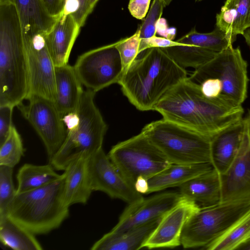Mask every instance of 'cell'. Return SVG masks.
Masks as SVG:
<instances>
[{"mask_svg": "<svg viewBox=\"0 0 250 250\" xmlns=\"http://www.w3.org/2000/svg\"><path fill=\"white\" fill-rule=\"evenodd\" d=\"M245 118L223 130L210 141L211 163L220 174L230 166L239 150L245 129Z\"/></svg>", "mask_w": 250, "mask_h": 250, "instance_id": "cell-17", "label": "cell"}, {"mask_svg": "<svg viewBox=\"0 0 250 250\" xmlns=\"http://www.w3.org/2000/svg\"><path fill=\"white\" fill-rule=\"evenodd\" d=\"M180 193L167 192L128 205L118 223L110 231L121 233L163 217L181 199Z\"/></svg>", "mask_w": 250, "mask_h": 250, "instance_id": "cell-15", "label": "cell"}, {"mask_svg": "<svg viewBox=\"0 0 250 250\" xmlns=\"http://www.w3.org/2000/svg\"><path fill=\"white\" fill-rule=\"evenodd\" d=\"M135 190L140 194H148L149 185L148 179L143 176L138 177L135 183Z\"/></svg>", "mask_w": 250, "mask_h": 250, "instance_id": "cell-40", "label": "cell"}, {"mask_svg": "<svg viewBox=\"0 0 250 250\" xmlns=\"http://www.w3.org/2000/svg\"><path fill=\"white\" fill-rule=\"evenodd\" d=\"M165 6L160 0H153L150 10L138 29L141 39L156 36L157 23L161 18Z\"/></svg>", "mask_w": 250, "mask_h": 250, "instance_id": "cell-34", "label": "cell"}, {"mask_svg": "<svg viewBox=\"0 0 250 250\" xmlns=\"http://www.w3.org/2000/svg\"><path fill=\"white\" fill-rule=\"evenodd\" d=\"M180 43L173 41L164 37H159L156 36L152 37L141 39L139 47V54L146 50L152 47L166 48L176 45Z\"/></svg>", "mask_w": 250, "mask_h": 250, "instance_id": "cell-36", "label": "cell"}, {"mask_svg": "<svg viewBox=\"0 0 250 250\" xmlns=\"http://www.w3.org/2000/svg\"><path fill=\"white\" fill-rule=\"evenodd\" d=\"M88 158L82 156L70 162L63 170V199L69 207L86 204L93 191L88 176Z\"/></svg>", "mask_w": 250, "mask_h": 250, "instance_id": "cell-20", "label": "cell"}, {"mask_svg": "<svg viewBox=\"0 0 250 250\" xmlns=\"http://www.w3.org/2000/svg\"><path fill=\"white\" fill-rule=\"evenodd\" d=\"M13 168L0 166V216L7 214L8 207L17 194L13 180Z\"/></svg>", "mask_w": 250, "mask_h": 250, "instance_id": "cell-32", "label": "cell"}, {"mask_svg": "<svg viewBox=\"0 0 250 250\" xmlns=\"http://www.w3.org/2000/svg\"><path fill=\"white\" fill-rule=\"evenodd\" d=\"M99 0H88V9L89 14L93 10L95 5Z\"/></svg>", "mask_w": 250, "mask_h": 250, "instance_id": "cell-44", "label": "cell"}, {"mask_svg": "<svg viewBox=\"0 0 250 250\" xmlns=\"http://www.w3.org/2000/svg\"><path fill=\"white\" fill-rule=\"evenodd\" d=\"M162 217L121 233H113L109 231L97 241L90 249L92 250L141 249L145 242L158 226Z\"/></svg>", "mask_w": 250, "mask_h": 250, "instance_id": "cell-23", "label": "cell"}, {"mask_svg": "<svg viewBox=\"0 0 250 250\" xmlns=\"http://www.w3.org/2000/svg\"><path fill=\"white\" fill-rule=\"evenodd\" d=\"M250 239V209L228 231L203 249L207 250H236Z\"/></svg>", "mask_w": 250, "mask_h": 250, "instance_id": "cell-30", "label": "cell"}, {"mask_svg": "<svg viewBox=\"0 0 250 250\" xmlns=\"http://www.w3.org/2000/svg\"><path fill=\"white\" fill-rule=\"evenodd\" d=\"M248 63L239 47L230 46L195 69L189 77L203 95L228 109L242 107L247 97Z\"/></svg>", "mask_w": 250, "mask_h": 250, "instance_id": "cell-4", "label": "cell"}, {"mask_svg": "<svg viewBox=\"0 0 250 250\" xmlns=\"http://www.w3.org/2000/svg\"><path fill=\"white\" fill-rule=\"evenodd\" d=\"M17 106L24 118L31 125L42 140L50 162L59 150L66 137L67 131L54 102L33 95Z\"/></svg>", "mask_w": 250, "mask_h": 250, "instance_id": "cell-11", "label": "cell"}, {"mask_svg": "<svg viewBox=\"0 0 250 250\" xmlns=\"http://www.w3.org/2000/svg\"><path fill=\"white\" fill-rule=\"evenodd\" d=\"M201 208L194 201L182 197L161 218L143 248H174L181 245V237L188 219Z\"/></svg>", "mask_w": 250, "mask_h": 250, "instance_id": "cell-16", "label": "cell"}, {"mask_svg": "<svg viewBox=\"0 0 250 250\" xmlns=\"http://www.w3.org/2000/svg\"><path fill=\"white\" fill-rule=\"evenodd\" d=\"M44 34L37 35L24 42L28 84L26 99L36 95L54 102L56 96L55 65L48 49Z\"/></svg>", "mask_w": 250, "mask_h": 250, "instance_id": "cell-12", "label": "cell"}, {"mask_svg": "<svg viewBox=\"0 0 250 250\" xmlns=\"http://www.w3.org/2000/svg\"><path fill=\"white\" fill-rule=\"evenodd\" d=\"M153 110L164 119L211 139L243 118L242 107L228 109L206 97L199 84L187 77L170 89Z\"/></svg>", "mask_w": 250, "mask_h": 250, "instance_id": "cell-1", "label": "cell"}, {"mask_svg": "<svg viewBox=\"0 0 250 250\" xmlns=\"http://www.w3.org/2000/svg\"><path fill=\"white\" fill-rule=\"evenodd\" d=\"M151 0H130L128 9L130 14L138 20H143L149 8Z\"/></svg>", "mask_w": 250, "mask_h": 250, "instance_id": "cell-37", "label": "cell"}, {"mask_svg": "<svg viewBox=\"0 0 250 250\" xmlns=\"http://www.w3.org/2000/svg\"><path fill=\"white\" fill-rule=\"evenodd\" d=\"M215 26L235 42L237 35L250 28V0H226L216 14Z\"/></svg>", "mask_w": 250, "mask_h": 250, "instance_id": "cell-25", "label": "cell"}, {"mask_svg": "<svg viewBox=\"0 0 250 250\" xmlns=\"http://www.w3.org/2000/svg\"><path fill=\"white\" fill-rule=\"evenodd\" d=\"M87 169L93 191L104 192L110 198L122 200L128 205L144 198L119 171L103 148L88 157Z\"/></svg>", "mask_w": 250, "mask_h": 250, "instance_id": "cell-13", "label": "cell"}, {"mask_svg": "<svg viewBox=\"0 0 250 250\" xmlns=\"http://www.w3.org/2000/svg\"><path fill=\"white\" fill-rule=\"evenodd\" d=\"M142 132L171 164L211 163V139L163 119L146 125Z\"/></svg>", "mask_w": 250, "mask_h": 250, "instance_id": "cell-7", "label": "cell"}, {"mask_svg": "<svg viewBox=\"0 0 250 250\" xmlns=\"http://www.w3.org/2000/svg\"><path fill=\"white\" fill-rule=\"evenodd\" d=\"M20 19L24 42L47 33L57 18L50 16L42 0H14Z\"/></svg>", "mask_w": 250, "mask_h": 250, "instance_id": "cell-22", "label": "cell"}, {"mask_svg": "<svg viewBox=\"0 0 250 250\" xmlns=\"http://www.w3.org/2000/svg\"><path fill=\"white\" fill-rule=\"evenodd\" d=\"M15 107L10 105H0V145L8 136L12 124V113Z\"/></svg>", "mask_w": 250, "mask_h": 250, "instance_id": "cell-35", "label": "cell"}, {"mask_svg": "<svg viewBox=\"0 0 250 250\" xmlns=\"http://www.w3.org/2000/svg\"><path fill=\"white\" fill-rule=\"evenodd\" d=\"M0 240L14 250H42L35 234L7 215L0 216Z\"/></svg>", "mask_w": 250, "mask_h": 250, "instance_id": "cell-26", "label": "cell"}, {"mask_svg": "<svg viewBox=\"0 0 250 250\" xmlns=\"http://www.w3.org/2000/svg\"><path fill=\"white\" fill-rule=\"evenodd\" d=\"M179 43L198 46L216 53L232 46L234 42L229 35L215 26L211 32H198L195 28L177 41Z\"/></svg>", "mask_w": 250, "mask_h": 250, "instance_id": "cell-29", "label": "cell"}, {"mask_svg": "<svg viewBox=\"0 0 250 250\" xmlns=\"http://www.w3.org/2000/svg\"><path fill=\"white\" fill-rule=\"evenodd\" d=\"M213 168L211 163L190 165L171 164L148 179V194L168 188L179 187L190 179Z\"/></svg>", "mask_w": 250, "mask_h": 250, "instance_id": "cell-24", "label": "cell"}, {"mask_svg": "<svg viewBox=\"0 0 250 250\" xmlns=\"http://www.w3.org/2000/svg\"><path fill=\"white\" fill-rule=\"evenodd\" d=\"M250 209V200L201 208L187 221L181 237L185 249L203 247L228 231Z\"/></svg>", "mask_w": 250, "mask_h": 250, "instance_id": "cell-8", "label": "cell"}, {"mask_svg": "<svg viewBox=\"0 0 250 250\" xmlns=\"http://www.w3.org/2000/svg\"><path fill=\"white\" fill-rule=\"evenodd\" d=\"M95 93L84 90L77 108L62 117L67 134L62 146L49 163L64 170L75 159L89 157L103 148L107 126L94 103Z\"/></svg>", "mask_w": 250, "mask_h": 250, "instance_id": "cell-5", "label": "cell"}, {"mask_svg": "<svg viewBox=\"0 0 250 250\" xmlns=\"http://www.w3.org/2000/svg\"><path fill=\"white\" fill-rule=\"evenodd\" d=\"M180 194L196 203L201 208L221 203L220 174L214 169L205 172L179 187Z\"/></svg>", "mask_w": 250, "mask_h": 250, "instance_id": "cell-19", "label": "cell"}, {"mask_svg": "<svg viewBox=\"0 0 250 250\" xmlns=\"http://www.w3.org/2000/svg\"><path fill=\"white\" fill-rule=\"evenodd\" d=\"M55 82L54 104L62 117L77 108L84 90L74 66L68 63L55 66Z\"/></svg>", "mask_w": 250, "mask_h": 250, "instance_id": "cell-21", "label": "cell"}, {"mask_svg": "<svg viewBox=\"0 0 250 250\" xmlns=\"http://www.w3.org/2000/svg\"><path fill=\"white\" fill-rule=\"evenodd\" d=\"M164 4L165 7L168 5L172 0H160Z\"/></svg>", "mask_w": 250, "mask_h": 250, "instance_id": "cell-45", "label": "cell"}, {"mask_svg": "<svg viewBox=\"0 0 250 250\" xmlns=\"http://www.w3.org/2000/svg\"><path fill=\"white\" fill-rule=\"evenodd\" d=\"M250 250V239L239 245L236 250Z\"/></svg>", "mask_w": 250, "mask_h": 250, "instance_id": "cell-42", "label": "cell"}, {"mask_svg": "<svg viewBox=\"0 0 250 250\" xmlns=\"http://www.w3.org/2000/svg\"><path fill=\"white\" fill-rule=\"evenodd\" d=\"M78 0L79 1V8L77 11L72 14V15L81 27L84 25L87 16L89 15L88 9V0Z\"/></svg>", "mask_w": 250, "mask_h": 250, "instance_id": "cell-39", "label": "cell"}, {"mask_svg": "<svg viewBox=\"0 0 250 250\" xmlns=\"http://www.w3.org/2000/svg\"><path fill=\"white\" fill-rule=\"evenodd\" d=\"M244 36L245 41L250 48V28L247 29L244 33Z\"/></svg>", "mask_w": 250, "mask_h": 250, "instance_id": "cell-43", "label": "cell"}, {"mask_svg": "<svg viewBox=\"0 0 250 250\" xmlns=\"http://www.w3.org/2000/svg\"><path fill=\"white\" fill-rule=\"evenodd\" d=\"M80 28L72 14L62 13L51 29L44 34L48 49L55 66L68 63Z\"/></svg>", "mask_w": 250, "mask_h": 250, "instance_id": "cell-18", "label": "cell"}, {"mask_svg": "<svg viewBox=\"0 0 250 250\" xmlns=\"http://www.w3.org/2000/svg\"><path fill=\"white\" fill-rule=\"evenodd\" d=\"M140 42L138 28L130 37L116 42V47L119 52L124 70L137 58L139 55Z\"/></svg>", "mask_w": 250, "mask_h": 250, "instance_id": "cell-33", "label": "cell"}, {"mask_svg": "<svg viewBox=\"0 0 250 250\" xmlns=\"http://www.w3.org/2000/svg\"><path fill=\"white\" fill-rule=\"evenodd\" d=\"M146 51L124 70L118 83L124 95L140 111L153 110L170 89L188 77L186 69L161 48Z\"/></svg>", "mask_w": 250, "mask_h": 250, "instance_id": "cell-2", "label": "cell"}, {"mask_svg": "<svg viewBox=\"0 0 250 250\" xmlns=\"http://www.w3.org/2000/svg\"><path fill=\"white\" fill-rule=\"evenodd\" d=\"M73 66L83 85L95 93L118 83L124 70L116 42L82 54Z\"/></svg>", "mask_w": 250, "mask_h": 250, "instance_id": "cell-10", "label": "cell"}, {"mask_svg": "<svg viewBox=\"0 0 250 250\" xmlns=\"http://www.w3.org/2000/svg\"><path fill=\"white\" fill-rule=\"evenodd\" d=\"M43 5L53 17L58 18L62 14L65 0H42Z\"/></svg>", "mask_w": 250, "mask_h": 250, "instance_id": "cell-38", "label": "cell"}, {"mask_svg": "<svg viewBox=\"0 0 250 250\" xmlns=\"http://www.w3.org/2000/svg\"><path fill=\"white\" fill-rule=\"evenodd\" d=\"M107 155L133 186L138 177L148 179L171 164L142 132L113 146Z\"/></svg>", "mask_w": 250, "mask_h": 250, "instance_id": "cell-9", "label": "cell"}, {"mask_svg": "<svg viewBox=\"0 0 250 250\" xmlns=\"http://www.w3.org/2000/svg\"><path fill=\"white\" fill-rule=\"evenodd\" d=\"M78 8L79 1L78 0H65L62 13L72 14L77 11Z\"/></svg>", "mask_w": 250, "mask_h": 250, "instance_id": "cell-41", "label": "cell"}, {"mask_svg": "<svg viewBox=\"0 0 250 250\" xmlns=\"http://www.w3.org/2000/svg\"><path fill=\"white\" fill-rule=\"evenodd\" d=\"M64 175L36 189L17 193L7 215L32 233L42 235L58 228L69 215L63 199Z\"/></svg>", "mask_w": 250, "mask_h": 250, "instance_id": "cell-6", "label": "cell"}, {"mask_svg": "<svg viewBox=\"0 0 250 250\" xmlns=\"http://www.w3.org/2000/svg\"><path fill=\"white\" fill-rule=\"evenodd\" d=\"M24 155V148L20 134L13 125L4 142L0 145V166L13 168Z\"/></svg>", "mask_w": 250, "mask_h": 250, "instance_id": "cell-31", "label": "cell"}, {"mask_svg": "<svg viewBox=\"0 0 250 250\" xmlns=\"http://www.w3.org/2000/svg\"><path fill=\"white\" fill-rule=\"evenodd\" d=\"M203 0H195L196 1H202Z\"/></svg>", "mask_w": 250, "mask_h": 250, "instance_id": "cell-46", "label": "cell"}, {"mask_svg": "<svg viewBox=\"0 0 250 250\" xmlns=\"http://www.w3.org/2000/svg\"><path fill=\"white\" fill-rule=\"evenodd\" d=\"M162 49L175 62L185 69L189 67L196 69L211 60L217 54L198 46L180 43Z\"/></svg>", "mask_w": 250, "mask_h": 250, "instance_id": "cell-28", "label": "cell"}, {"mask_svg": "<svg viewBox=\"0 0 250 250\" xmlns=\"http://www.w3.org/2000/svg\"><path fill=\"white\" fill-rule=\"evenodd\" d=\"M26 52L20 19L12 2L0 3V105L17 106L28 94Z\"/></svg>", "mask_w": 250, "mask_h": 250, "instance_id": "cell-3", "label": "cell"}, {"mask_svg": "<svg viewBox=\"0 0 250 250\" xmlns=\"http://www.w3.org/2000/svg\"><path fill=\"white\" fill-rule=\"evenodd\" d=\"M241 146L228 169L220 174L221 203L250 200V112Z\"/></svg>", "mask_w": 250, "mask_h": 250, "instance_id": "cell-14", "label": "cell"}, {"mask_svg": "<svg viewBox=\"0 0 250 250\" xmlns=\"http://www.w3.org/2000/svg\"><path fill=\"white\" fill-rule=\"evenodd\" d=\"M55 170L50 163L44 165H22L17 174V193L41 188L59 179L62 174H58Z\"/></svg>", "mask_w": 250, "mask_h": 250, "instance_id": "cell-27", "label": "cell"}]
</instances>
